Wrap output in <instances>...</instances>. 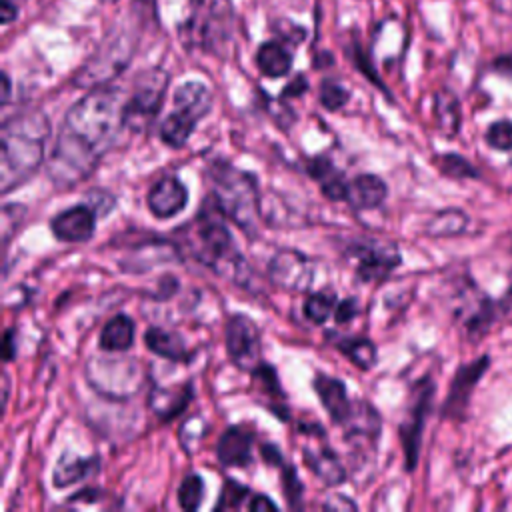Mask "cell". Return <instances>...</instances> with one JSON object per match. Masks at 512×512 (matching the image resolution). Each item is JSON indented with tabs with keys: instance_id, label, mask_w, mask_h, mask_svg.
I'll list each match as a JSON object with an SVG mask.
<instances>
[{
	"instance_id": "obj_6",
	"label": "cell",
	"mask_w": 512,
	"mask_h": 512,
	"mask_svg": "<svg viewBox=\"0 0 512 512\" xmlns=\"http://www.w3.org/2000/svg\"><path fill=\"white\" fill-rule=\"evenodd\" d=\"M92 386L114 400L136 394L144 382V368L136 358H92L86 368Z\"/></svg>"
},
{
	"instance_id": "obj_31",
	"label": "cell",
	"mask_w": 512,
	"mask_h": 512,
	"mask_svg": "<svg viewBox=\"0 0 512 512\" xmlns=\"http://www.w3.org/2000/svg\"><path fill=\"white\" fill-rule=\"evenodd\" d=\"M336 296L332 292H314L304 302V316L314 322L322 324L336 308Z\"/></svg>"
},
{
	"instance_id": "obj_5",
	"label": "cell",
	"mask_w": 512,
	"mask_h": 512,
	"mask_svg": "<svg viewBox=\"0 0 512 512\" xmlns=\"http://www.w3.org/2000/svg\"><path fill=\"white\" fill-rule=\"evenodd\" d=\"M210 108L212 94L202 82L190 80L180 84L174 92V110L160 124V138L172 148L184 146Z\"/></svg>"
},
{
	"instance_id": "obj_41",
	"label": "cell",
	"mask_w": 512,
	"mask_h": 512,
	"mask_svg": "<svg viewBox=\"0 0 512 512\" xmlns=\"http://www.w3.org/2000/svg\"><path fill=\"white\" fill-rule=\"evenodd\" d=\"M276 502H272L268 496L264 494H254L250 496V502H248V510L250 512H260V510H276Z\"/></svg>"
},
{
	"instance_id": "obj_20",
	"label": "cell",
	"mask_w": 512,
	"mask_h": 512,
	"mask_svg": "<svg viewBox=\"0 0 512 512\" xmlns=\"http://www.w3.org/2000/svg\"><path fill=\"white\" fill-rule=\"evenodd\" d=\"M306 466L328 486L342 484L346 480V468L338 460V456L326 446H316V448H304L302 450Z\"/></svg>"
},
{
	"instance_id": "obj_40",
	"label": "cell",
	"mask_w": 512,
	"mask_h": 512,
	"mask_svg": "<svg viewBox=\"0 0 512 512\" xmlns=\"http://www.w3.org/2000/svg\"><path fill=\"white\" fill-rule=\"evenodd\" d=\"M308 90V80L300 74L296 76L284 90H282V98H292V96H300Z\"/></svg>"
},
{
	"instance_id": "obj_9",
	"label": "cell",
	"mask_w": 512,
	"mask_h": 512,
	"mask_svg": "<svg viewBox=\"0 0 512 512\" xmlns=\"http://www.w3.org/2000/svg\"><path fill=\"white\" fill-rule=\"evenodd\" d=\"M432 396H434V384L428 378L420 380L418 386L414 388V398H412L408 416L398 428V436H400L402 450H404L406 470H414L418 464L422 430H424V422L430 412V406H432Z\"/></svg>"
},
{
	"instance_id": "obj_44",
	"label": "cell",
	"mask_w": 512,
	"mask_h": 512,
	"mask_svg": "<svg viewBox=\"0 0 512 512\" xmlns=\"http://www.w3.org/2000/svg\"><path fill=\"white\" fill-rule=\"evenodd\" d=\"M12 342H14V332H12V330H6V334H4V348H2L6 362H10V360L14 358V352H16L14 346H12Z\"/></svg>"
},
{
	"instance_id": "obj_25",
	"label": "cell",
	"mask_w": 512,
	"mask_h": 512,
	"mask_svg": "<svg viewBox=\"0 0 512 512\" xmlns=\"http://www.w3.org/2000/svg\"><path fill=\"white\" fill-rule=\"evenodd\" d=\"M256 66L268 78H282L292 68V54L278 42H264L256 50Z\"/></svg>"
},
{
	"instance_id": "obj_16",
	"label": "cell",
	"mask_w": 512,
	"mask_h": 512,
	"mask_svg": "<svg viewBox=\"0 0 512 512\" xmlns=\"http://www.w3.org/2000/svg\"><path fill=\"white\" fill-rule=\"evenodd\" d=\"M254 434L244 426H230L216 444V456L222 466L244 468L252 462Z\"/></svg>"
},
{
	"instance_id": "obj_45",
	"label": "cell",
	"mask_w": 512,
	"mask_h": 512,
	"mask_svg": "<svg viewBox=\"0 0 512 512\" xmlns=\"http://www.w3.org/2000/svg\"><path fill=\"white\" fill-rule=\"evenodd\" d=\"M324 506H326V508H340V506H344L346 510H354V508H356V504H354V502L346 500V496H340V494H338L336 498L328 500Z\"/></svg>"
},
{
	"instance_id": "obj_23",
	"label": "cell",
	"mask_w": 512,
	"mask_h": 512,
	"mask_svg": "<svg viewBox=\"0 0 512 512\" xmlns=\"http://www.w3.org/2000/svg\"><path fill=\"white\" fill-rule=\"evenodd\" d=\"M144 342L148 346V350H152L154 354L166 358V360H174V362H184L190 358V352L186 348V342L182 340L180 334L168 332L164 328H148L144 334Z\"/></svg>"
},
{
	"instance_id": "obj_13",
	"label": "cell",
	"mask_w": 512,
	"mask_h": 512,
	"mask_svg": "<svg viewBox=\"0 0 512 512\" xmlns=\"http://www.w3.org/2000/svg\"><path fill=\"white\" fill-rule=\"evenodd\" d=\"M488 366H490V358L478 356L476 360L466 362L456 370L452 384H450V392L442 406V416L452 418V420L464 418L468 404H470V396H472L476 384L480 382V378L486 374Z\"/></svg>"
},
{
	"instance_id": "obj_17",
	"label": "cell",
	"mask_w": 512,
	"mask_h": 512,
	"mask_svg": "<svg viewBox=\"0 0 512 512\" xmlns=\"http://www.w3.org/2000/svg\"><path fill=\"white\" fill-rule=\"evenodd\" d=\"M314 390L324 406V410L330 414V418L336 424H342L352 408V400L348 398L346 386L342 380L326 376V374H316L314 376Z\"/></svg>"
},
{
	"instance_id": "obj_43",
	"label": "cell",
	"mask_w": 512,
	"mask_h": 512,
	"mask_svg": "<svg viewBox=\"0 0 512 512\" xmlns=\"http://www.w3.org/2000/svg\"><path fill=\"white\" fill-rule=\"evenodd\" d=\"M18 16V8L12 0H2V24H10Z\"/></svg>"
},
{
	"instance_id": "obj_33",
	"label": "cell",
	"mask_w": 512,
	"mask_h": 512,
	"mask_svg": "<svg viewBox=\"0 0 512 512\" xmlns=\"http://www.w3.org/2000/svg\"><path fill=\"white\" fill-rule=\"evenodd\" d=\"M26 216V208L22 204H4L2 206V218H0V232L4 246L10 242V238L20 228L22 220Z\"/></svg>"
},
{
	"instance_id": "obj_21",
	"label": "cell",
	"mask_w": 512,
	"mask_h": 512,
	"mask_svg": "<svg viewBox=\"0 0 512 512\" xmlns=\"http://www.w3.org/2000/svg\"><path fill=\"white\" fill-rule=\"evenodd\" d=\"M308 174L320 184V190L330 200H346L348 180L342 172L324 156H316L308 162Z\"/></svg>"
},
{
	"instance_id": "obj_29",
	"label": "cell",
	"mask_w": 512,
	"mask_h": 512,
	"mask_svg": "<svg viewBox=\"0 0 512 512\" xmlns=\"http://www.w3.org/2000/svg\"><path fill=\"white\" fill-rule=\"evenodd\" d=\"M336 348L360 370H370L376 362V346L368 338H340L336 342Z\"/></svg>"
},
{
	"instance_id": "obj_4",
	"label": "cell",
	"mask_w": 512,
	"mask_h": 512,
	"mask_svg": "<svg viewBox=\"0 0 512 512\" xmlns=\"http://www.w3.org/2000/svg\"><path fill=\"white\" fill-rule=\"evenodd\" d=\"M206 180L210 188V198L216 202L222 214L252 236L260 218L256 178L248 172L238 170L228 160L218 158L208 164Z\"/></svg>"
},
{
	"instance_id": "obj_46",
	"label": "cell",
	"mask_w": 512,
	"mask_h": 512,
	"mask_svg": "<svg viewBox=\"0 0 512 512\" xmlns=\"http://www.w3.org/2000/svg\"><path fill=\"white\" fill-rule=\"evenodd\" d=\"M494 68L500 70V72H512V54L500 56V58L494 62Z\"/></svg>"
},
{
	"instance_id": "obj_38",
	"label": "cell",
	"mask_w": 512,
	"mask_h": 512,
	"mask_svg": "<svg viewBox=\"0 0 512 512\" xmlns=\"http://www.w3.org/2000/svg\"><path fill=\"white\" fill-rule=\"evenodd\" d=\"M114 196L108 190H90L86 194V204L96 212V216H106L114 208Z\"/></svg>"
},
{
	"instance_id": "obj_42",
	"label": "cell",
	"mask_w": 512,
	"mask_h": 512,
	"mask_svg": "<svg viewBox=\"0 0 512 512\" xmlns=\"http://www.w3.org/2000/svg\"><path fill=\"white\" fill-rule=\"evenodd\" d=\"M262 456H264V460H266L268 464H276V466H282V464H284V462H282V454L278 452L276 446L264 444V446H262Z\"/></svg>"
},
{
	"instance_id": "obj_10",
	"label": "cell",
	"mask_w": 512,
	"mask_h": 512,
	"mask_svg": "<svg viewBox=\"0 0 512 512\" xmlns=\"http://www.w3.org/2000/svg\"><path fill=\"white\" fill-rule=\"evenodd\" d=\"M268 276L282 290L304 292L314 282V262L298 250L284 248L270 258Z\"/></svg>"
},
{
	"instance_id": "obj_8",
	"label": "cell",
	"mask_w": 512,
	"mask_h": 512,
	"mask_svg": "<svg viewBox=\"0 0 512 512\" xmlns=\"http://www.w3.org/2000/svg\"><path fill=\"white\" fill-rule=\"evenodd\" d=\"M350 254L358 260L356 276L362 282H380L402 262L400 250L394 242L376 238L354 240L350 244Z\"/></svg>"
},
{
	"instance_id": "obj_14",
	"label": "cell",
	"mask_w": 512,
	"mask_h": 512,
	"mask_svg": "<svg viewBox=\"0 0 512 512\" xmlns=\"http://www.w3.org/2000/svg\"><path fill=\"white\" fill-rule=\"evenodd\" d=\"M96 212L88 204H76L50 222L52 234L62 242H88L96 232Z\"/></svg>"
},
{
	"instance_id": "obj_27",
	"label": "cell",
	"mask_w": 512,
	"mask_h": 512,
	"mask_svg": "<svg viewBox=\"0 0 512 512\" xmlns=\"http://www.w3.org/2000/svg\"><path fill=\"white\" fill-rule=\"evenodd\" d=\"M468 228V216L460 208H446L432 216L426 224V234L432 238H450L458 236Z\"/></svg>"
},
{
	"instance_id": "obj_34",
	"label": "cell",
	"mask_w": 512,
	"mask_h": 512,
	"mask_svg": "<svg viewBox=\"0 0 512 512\" xmlns=\"http://www.w3.org/2000/svg\"><path fill=\"white\" fill-rule=\"evenodd\" d=\"M248 496V488L234 482V480H226L222 490H220V496H218V502H216V510H236L244 504Z\"/></svg>"
},
{
	"instance_id": "obj_2",
	"label": "cell",
	"mask_w": 512,
	"mask_h": 512,
	"mask_svg": "<svg viewBox=\"0 0 512 512\" xmlns=\"http://www.w3.org/2000/svg\"><path fill=\"white\" fill-rule=\"evenodd\" d=\"M50 122L40 110H24L0 128V192L24 184L42 164Z\"/></svg>"
},
{
	"instance_id": "obj_7",
	"label": "cell",
	"mask_w": 512,
	"mask_h": 512,
	"mask_svg": "<svg viewBox=\"0 0 512 512\" xmlns=\"http://www.w3.org/2000/svg\"><path fill=\"white\" fill-rule=\"evenodd\" d=\"M166 86L168 74L164 70H150L142 74L124 102V126L144 130L162 108Z\"/></svg>"
},
{
	"instance_id": "obj_37",
	"label": "cell",
	"mask_w": 512,
	"mask_h": 512,
	"mask_svg": "<svg viewBox=\"0 0 512 512\" xmlns=\"http://www.w3.org/2000/svg\"><path fill=\"white\" fill-rule=\"evenodd\" d=\"M282 486H284V494H286V500L292 508H298L300 506V496H302V484L298 480V474L296 470L290 466V464H282Z\"/></svg>"
},
{
	"instance_id": "obj_1",
	"label": "cell",
	"mask_w": 512,
	"mask_h": 512,
	"mask_svg": "<svg viewBox=\"0 0 512 512\" xmlns=\"http://www.w3.org/2000/svg\"><path fill=\"white\" fill-rule=\"evenodd\" d=\"M124 102L120 90L96 86L66 112L48 158V176L54 186L70 188L94 172L126 128Z\"/></svg>"
},
{
	"instance_id": "obj_39",
	"label": "cell",
	"mask_w": 512,
	"mask_h": 512,
	"mask_svg": "<svg viewBox=\"0 0 512 512\" xmlns=\"http://www.w3.org/2000/svg\"><path fill=\"white\" fill-rule=\"evenodd\" d=\"M356 312H358V308H356V300L348 298V300H344V302H340V304L336 306L334 316H336V320H338V322H348V320H352V318H354V314H356Z\"/></svg>"
},
{
	"instance_id": "obj_36",
	"label": "cell",
	"mask_w": 512,
	"mask_h": 512,
	"mask_svg": "<svg viewBox=\"0 0 512 512\" xmlns=\"http://www.w3.org/2000/svg\"><path fill=\"white\" fill-rule=\"evenodd\" d=\"M488 146L496 150H512V120H496L486 130Z\"/></svg>"
},
{
	"instance_id": "obj_48",
	"label": "cell",
	"mask_w": 512,
	"mask_h": 512,
	"mask_svg": "<svg viewBox=\"0 0 512 512\" xmlns=\"http://www.w3.org/2000/svg\"><path fill=\"white\" fill-rule=\"evenodd\" d=\"M100 2H104V4H114V2H118V0H100Z\"/></svg>"
},
{
	"instance_id": "obj_47",
	"label": "cell",
	"mask_w": 512,
	"mask_h": 512,
	"mask_svg": "<svg viewBox=\"0 0 512 512\" xmlns=\"http://www.w3.org/2000/svg\"><path fill=\"white\" fill-rule=\"evenodd\" d=\"M2 104H6L8 102V98H10V78H8V74H2Z\"/></svg>"
},
{
	"instance_id": "obj_28",
	"label": "cell",
	"mask_w": 512,
	"mask_h": 512,
	"mask_svg": "<svg viewBox=\"0 0 512 512\" xmlns=\"http://www.w3.org/2000/svg\"><path fill=\"white\" fill-rule=\"evenodd\" d=\"M190 396H192V388L190 386H184V388H180L176 392L156 390L150 396V406L158 414V418L168 422V420H172L176 414H180L186 408Z\"/></svg>"
},
{
	"instance_id": "obj_3",
	"label": "cell",
	"mask_w": 512,
	"mask_h": 512,
	"mask_svg": "<svg viewBox=\"0 0 512 512\" xmlns=\"http://www.w3.org/2000/svg\"><path fill=\"white\" fill-rule=\"evenodd\" d=\"M222 210L212 198L202 206L194 220L182 230V246L194 260L212 268L216 274L226 276L236 284H246L250 268L234 246V238L222 220Z\"/></svg>"
},
{
	"instance_id": "obj_22",
	"label": "cell",
	"mask_w": 512,
	"mask_h": 512,
	"mask_svg": "<svg viewBox=\"0 0 512 512\" xmlns=\"http://www.w3.org/2000/svg\"><path fill=\"white\" fill-rule=\"evenodd\" d=\"M98 468L96 458H82L72 452H64L52 472V484L56 488H64L70 484H76L78 480H84Z\"/></svg>"
},
{
	"instance_id": "obj_12",
	"label": "cell",
	"mask_w": 512,
	"mask_h": 512,
	"mask_svg": "<svg viewBox=\"0 0 512 512\" xmlns=\"http://www.w3.org/2000/svg\"><path fill=\"white\" fill-rule=\"evenodd\" d=\"M226 350L230 360L242 370L260 366V330L246 314H234L226 322Z\"/></svg>"
},
{
	"instance_id": "obj_32",
	"label": "cell",
	"mask_w": 512,
	"mask_h": 512,
	"mask_svg": "<svg viewBox=\"0 0 512 512\" xmlns=\"http://www.w3.org/2000/svg\"><path fill=\"white\" fill-rule=\"evenodd\" d=\"M204 498V482L198 474L186 476L178 486V504L182 510L194 512L202 504Z\"/></svg>"
},
{
	"instance_id": "obj_30",
	"label": "cell",
	"mask_w": 512,
	"mask_h": 512,
	"mask_svg": "<svg viewBox=\"0 0 512 512\" xmlns=\"http://www.w3.org/2000/svg\"><path fill=\"white\" fill-rule=\"evenodd\" d=\"M434 164L448 178H480L476 166H472L460 154H440L434 158Z\"/></svg>"
},
{
	"instance_id": "obj_19",
	"label": "cell",
	"mask_w": 512,
	"mask_h": 512,
	"mask_svg": "<svg viewBox=\"0 0 512 512\" xmlns=\"http://www.w3.org/2000/svg\"><path fill=\"white\" fill-rule=\"evenodd\" d=\"M386 198V184L376 174H358L348 182L346 202L354 210L378 208Z\"/></svg>"
},
{
	"instance_id": "obj_35",
	"label": "cell",
	"mask_w": 512,
	"mask_h": 512,
	"mask_svg": "<svg viewBox=\"0 0 512 512\" xmlns=\"http://www.w3.org/2000/svg\"><path fill=\"white\" fill-rule=\"evenodd\" d=\"M350 100V92L334 82V80H324L320 86V104L326 110H340L342 106H346V102Z\"/></svg>"
},
{
	"instance_id": "obj_15",
	"label": "cell",
	"mask_w": 512,
	"mask_h": 512,
	"mask_svg": "<svg viewBox=\"0 0 512 512\" xmlns=\"http://www.w3.org/2000/svg\"><path fill=\"white\" fill-rule=\"evenodd\" d=\"M188 202V190L176 176H162L154 186L150 188L146 196L148 210L156 218H172L176 216Z\"/></svg>"
},
{
	"instance_id": "obj_24",
	"label": "cell",
	"mask_w": 512,
	"mask_h": 512,
	"mask_svg": "<svg viewBox=\"0 0 512 512\" xmlns=\"http://www.w3.org/2000/svg\"><path fill=\"white\" fill-rule=\"evenodd\" d=\"M134 344V322L126 314L112 316L100 332V348L106 352H126Z\"/></svg>"
},
{
	"instance_id": "obj_26",
	"label": "cell",
	"mask_w": 512,
	"mask_h": 512,
	"mask_svg": "<svg viewBox=\"0 0 512 512\" xmlns=\"http://www.w3.org/2000/svg\"><path fill=\"white\" fill-rule=\"evenodd\" d=\"M434 116L438 130L444 136H454L460 130V104L450 90H440L434 96Z\"/></svg>"
},
{
	"instance_id": "obj_11",
	"label": "cell",
	"mask_w": 512,
	"mask_h": 512,
	"mask_svg": "<svg viewBox=\"0 0 512 512\" xmlns=\"http://www.w3.org/2000/svg\"><path fill=\"white\" fill-rule=\"evenodd\" d=\"M130 46L126 38H116L106 42L88 62L86 66L76 74L74 84L76 86H100L114 78L130 60Z\"/></svg>"
},
{
	"instance_id": "obj_18",
	"label": "cell",
	"mask_w": 512,
	"mask_h": 512,
	"mask_svg": "<svg viewBox=\"0 0 512 512\" xmlns=\"http://www.w3.org/2000/svg\"><path fill=\"white\" fill-rule=\"evenodd\" d=\"M348 440H376L382 428V420L372 404L354 400L346 420L340 424Z\"/></svg>"
}]
</instances>
